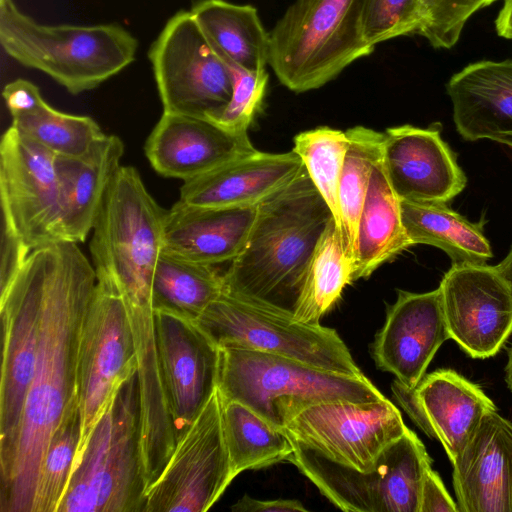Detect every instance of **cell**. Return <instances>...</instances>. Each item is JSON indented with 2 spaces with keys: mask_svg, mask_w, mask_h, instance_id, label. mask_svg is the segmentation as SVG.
Returning a JSON list of instances; mask_svg holds the SVG:
<instances>
[{
  "mask_svg": "<svg viewBox=\"0 0 512 512\" xmlns=\"http://www.w3.org/2000/svg\"><path fill=\"white\" fill-rule=\"evenodd\" d=\"M43 296L38 352L11 467L0 480V512H33L50 438L78 396V357L83 323L97 275L77 243L38 247Z\"/></svg>",
  "mask_w": 512,
  "mask_h": 512,
  "instance_id": "obj_1",
  "label": "cell"
},
{
  "mask_svg": "<svg viewBox=\"0 0 512 512\" xmlns=\"http://www.w3.org/2000/svg\"><path fill=\"white\" fill-rule=\"evenodd\" d=\"M333 219L305 166L257 205L248 239L222 274L223 293L293 314L315 248Z\"/></svg>",
  "mask_w": 512,
  "mask_h": 512,
  "instance_id": "obj_2",
  "label": "cell"
},
{
  "mask_svg": "<svg viewBox=\"0 0 512 512\" xmlns=\"http://www.w3.org/2000/svg\"><path fill=\"white\" fill-rule=\"evenodd\" d=\"M0 43L23 66L39 70L71 94L96 88L134 60L136 38L117 24L43 25L13 0H0Z\"/></svg>",
  "mask_w": 512,
  "mask_h": 512,
  "instance_id": "obj_3",
  "label": "cell"
},
{
  "mask_svg": "<svg viewBox=\"0 0 512 512\" xmlns=\"http://www.w3.org/2000/svg\"><path fill=\"white\" fill-rule=\"evenodd\" d=\"M146 492L135 374L94 427L57 512H144Z\"/></svg>",
  "mask_w": 512,
  "mask_h": 512,
  "instance_id": "obj_4",
  "label": "cell"
},
{
  "mask_svg": "<svg viewBox=\"0 0 512 512\" xmlns=\"http://www.w3.org/2000/svg\"><path fill=\"white\" fill-rule=\"evenodd\" d=\"M219 350L218 391L222 400L241 402L280 429L290 416L314 403L385 398L364 374L327 371L256 350Z\"/></svg>",
  "mask_w": 512,
  "mask_h": 512,
  "instance_id": "obj_5",
  "label": "cell"
},
{
  "mask_svg": "<svg viewBox=\"0 0 512 512\" xmlns=\"http://www.w3.org/2000/svg\"><path fill=\"white\" fill-rule=\"evenodd\" d=\"M166 211L139 172L121 165L92 229L90 253L97 281L115 287L124 301L152 299V281L164 251Z\"/></svg>",
  "mask_w": 512,
  "mask_h": 512,
  "instance_id": "obj_6",
  "label": "cell"
},
{
  "mask_svg": "<svg viewBox=\"0 0 512 512\" xmlns=\"http://www.w3.org/2000/svg\"><path fill=\"white\" fill-rule=\"evenodd\" d=\"M269 64L289 90L318 89L374 50L360 0H295L269 33Z\"/></svg>",
  "mask_w": 512,
  "mask_h": 512,
  "instance_id": "obj_7",
  "label": "cell"
},
{
  "mask_svg": "<svg viewBox=\"0 0 512 512\" xmlns=\"http://www.w3.org/2000/svg\"><path fill=\"white\" fill-rule=\"evenodd\" d=\"M218 347L256 350L319 369L363 375L339 334L293 314L222 293L195 320Z\"/></svg>",
  "mask_w": 512,
  "mask_h": 512,
  "instance_id": "obj_8",
  "label": "cell"
},
{
  "mask_svg": "<svg viewBox=\"0 0 512 512\" xmlns=\"http://www.w3.org/2000/svg\"><path fill=\"white\" fill-rule=\"evenodd\" d=\"M291 440V439H290ZM294 464L335 506L351 512H419L420 491L432 459L411 429L388 446L375 466L360 471L291 440Z\"/></svg>",
  "mask_w": 512,
  "mask_h": 512,
  "instance_id": "obj_9",
  "label": "cell"
},
{
  "mask_svg": "<svg viewBox=\"0 0 512 512\" xmlns=\"http://www.w3.org/2000/svg\"><path fill=\"white\" fill-rule=\"evenodd\" d=\"M43 262L39 248L0 286L2 365L0 381V480L12 464L39 343Z\"/></svg>",
  "mask_w": 512,
  "mask_h": 512,
  "instance_id": "obj_10",
  "label": "cell"
},
{
  "mask_svg": "<svg viewBox=\"0 0 512 512\" xmlns=\"http://www.w3.org/2000/svg\"><path fill=\"white\" fill-rule=\"evenodd\" d=\"M148 57L163 112L211 120L229 102L230 69L190 11L167 21Z\"/></svg>",
  "mask_w": 512,
  "mask_h": 512,
  "instance_id": "obj_11",
  "label": "cell"
},
{
  "mask_svg": "<svg viewBox=\"0 0 512 512\" xmlns=\"http://www.w3.org/2000/svg\"><path fill=\"white\" fill-rule=\"evenodd\" d=\"M137 369L136 348L124 299L115 287L97 281L79 347L81 438L74 464L97 422L122 385L137 374Z\"/></svg>",
  "mask_w": 512,
  "mask_h": 512,
  "instance_id": "obj_12",
  "label": "cell"
},
{
  "mask_svg": "<svg viewBox=\"0 0 512 512\" xmlns=\"http://www.w3.org/2000/svg\"><path fill=\"white\" fill-rule=\"evenodd\" d=\"M408 429L387 398L314 403L294 413L282 427L293 442L360 471L373 468Z\"/></svg>",
  "mask_w": 512,
  "mask_h": 512,
  "instance_id": "obj_13",
  "label": "cell"
},
{
  "mask_svg": "<svg viewBox=\"0 0 512 512\" xmlns=\"http://www.w3.org/2000/svg\"><path fill=\"white\" fill-rule=\"evenodd\" d=\"M233 479L217 388L148 488L144 512L207 511Z\"/></svg>",
  "mask_w": 512,
  "mask_h": 512,
  "instance_id": "obj_14",
  "label": "cell"
},
{
  "mask_svg": "<svg viewBox=\"0 0 512 512\" xmlns=\"http://www.w3.org/2000/svg\"><path fill=\"white\" fill-rule=\"evenodd\" d=\"M57 156L13 126L0 143L3 231L28 251L55 242L60 186Z\"/></svg>",
  "mask_w": 512,
  "mask_h": 512,
  "instance_id": "obj_15",
  "label": "cell"
},
{
  "mask_svg": "<svg viewBox=\"0 0 512 512\" xmlns=\"http://www.w3.org/2000/svg\"><path fill=\"white\" fill-rule=\"evenodd\" d=\"M438 288L450 339L475 359L497 354L512 334V286L498 267L452 264Z\"/></svg>",
  "mask_w": 512,
  "mask_h": 512,
  "instance_id": "obj_16",
  "label": "cell"
},
{
  "mask_svg": "<svg viewBox=\"0 0 512 512\" xmlns=\"http://www.w3.org/2000/svg\"><path fill=\"white\" fill-rule=\"evenodd\" d=\"M158 359L176 440L218 388L219 347L193 320L154 310Z\"/></svg>",
  "mask_w": 512,
  "mask_h": 512,
  "instance_id": "obj_17",
  "label": "cell"
},
{
  "mask_svg": "<svg viewBox=\"0 0 512 512\" xmlns=\"http://www.w3.org/2000/svg\"><path fill=\"white\" fill-rule=\"evenodd\" d=\"M394 397L413 422L437 439L453 463L483 416L497 410L481 387L451 369L425 374L414 388L395 379Z\"/></svg>",
  "mask_w": 512,
  "mask_h": 512,
  "instance_id": "obj_18",
  "label": "cell"
},
{
  "mask_svg": "<svg viewBox=\"0 0 512 512\" xmlns=\"http://www.w3.org/2000/svg\"><path fill=\"white\" fill-rule=\"evenodd\" d=\"M448 339L439 288L425 293L399 290L375 337L372 356L378 369L414 388Z\"/></svg>",
  "mask_w": 512,
  "mask_h": 512,
  "instance_id": "obj_19",
  "label": "cell"
},
{
  "mask_svg": "<svg viewBox=\"0 0 512 512\" xmlns=\"http://www.w3.org/2000/svg\"><path fill=\"white\" fill-rule=\"evenodd\" d=\"M383 165L400 200L446 204L467 178L438 128L402 125L384 133Z\"/></svg>",
  "mask_w": 512,
  "mask_h": 512,
  "instance_id": "obj_20",
  "label": "cell"
},
{
  "mask_svg": "<svg viewBox=\"0 0 512 512\" xmlns=\"http://www.w3.org/2000/svg\"><path fill=\"white\" fill-rule=\"evenodd\" d=\"M144 151L158 174L187 181L257 150L247 133H233L206 118L163 112Z\"/></svg>",
  "mask_w": 512,
  "mask_h": 512,
  "instance_id": "obj_21",
  "label": "cell"
},
{
  "mask_svg": "<svg viewBox=\"0 0 512 512\" xmlns=\"http://www.w3.org/2000/svg\"><path fill=\"white\" fill-rule=\"evenodd\" d=\"M452 466L459 512H512V422L497 410L483 416Z\"/></svg>",
  "mask_w": 512,
  "mask_h": 512,
  "instance_id": "obj_22",
  "label": "cell"
},
{
  "mask_svg": "<svg viewBox=\"0 0 512 512\" xmlns=\"http://www.w3.org/2000/svg\"><path fill=\"white\" fill-rule=\"evenodd\" d=\"M304 164L293 151L254 153L184 181L179 201L197 207L258 205L288 185Z\"/></svg>",
  "mask_w": 512,
  "mask_h": 512,
  "instance_id": "obj_23",
  "label": "cell"
},
{
  "mask_svg": "<svg viewBox=\"0 0 512 512\" xmlns=\"http://www.w3.org/2000/svg\"><path fill=\"white\" fill-rule=\"evenodd\" d=\"M123 154L122 140L115 135H105L80 157H57L60 204L55 242L86 240L107 189L121 167Z\"/></svg>",
  "mask_w": 512,
  "mask_h": 512,
  "instance_id": "obj_24",
  "label": "cell"
},
{
  "mask_svg": "<svg viewBox=\"0 0 512 512\" xmlns=\"http://www.w3.org/2000/svg\"><path fill=\"white\" fill-rule=\"evenodd\" d=\"M458 133L468 141L489 139L512 147V60L479 61L447 83Z\"/></svg>",
  "mask_w": 512,
  "mask_h": 512,
  "instance_id": "obj_25",
  "label": "cell"
},
{
  "mask_svg": "<svg viewBox=\"0 0 512 512\" xmlns=\"http://www.w3.org/2000/svg\"><path fill=\"white\" fill-rule=\"evenodd\" d=\"M257 205L197 207L177 201L166 211L164 251L208 265L231 262L242 250Z\"/></svg>",
  "mask_w": 512,
  "mask_h": 512,
  "instance_id": "obj_26",
  "label": "cell"
},
{
  "mask_svg": "<svg viewBox=\"0 0 512 512\" xmlns=\"http://www.w3.org/2000/svg\"><path fill=\"white\" fill-rule=\"evenodd\" d=\"M410 246L412 243L402 222L400 199L389 182L381 156L373 166L359 217L353 281L369 277Z\"/></svg>",
  "mask_w": 512,
  "mask_h": 512,
  "instance_id": "obj_27",
  "label": "cell"
},
{
  "mask_svg": "<svg viewBox=\"0 0 512 512\" xmlns=\"http://www.w3.org/2000/svg\"><path fill=\"white\" fill-rule=\"evenodd\" d=\"M190 12L222 59L252 71L269 64L270 35L255 7L197 0Z\"/></svg>",
  "mask_w": 512,
  "mask_h": 512,
  "instance_id": "obj_28",
  "label": "cell"
},
{
  "mask_svg": "<svg viewBox=\"0 0 512 512\" xmlns=\"http://www.w3.org/2000/svg\"><path fill=\"white\" fill-rule=\"evenodd\" d=\"M406 234L412 243L443 250L453 264H486L492 258L481 225L467 220L444 203L400 200Z\"/></svg>",
  "mask_w": 512,
  "mask_h": 512,
  "instance_id": "obj_29",
  "label": "cell"
},
{
  "mask_svg": "<svg viewBox=\"0 0 512 512\" xmlns=\"http://www.w3.org/2000/svg\"><path fill=\"white\" fill-rule=\"evenodd\" d=\"M223 293V277L213 265L162 252L152 281V305L189 320H197Z\"/></svg>",
  "mask_w": 512,
  "mask_h": 512,
  "instance_id": "obj_30",
  "label": "cell"
},
{
  "mask_svg": "<svg viewBox=\"0 0 512 512\" xmlns=\"http://www.w3.org/2000/svg\"><path fill=\"white\" fill-rule=\"evenodd\" d=\"M222 425L234 478L246 470L287 461L293 453L282 429L241 402L222 400Z\"/></svg>",
  "mask_w": 512,
  "mask_h": 512,
  "instance_id": "obj_31",
  "label": "cell"
},
{
  "mask_svg": "<svg viewBox=\"0 0 512 512\" xmlns=\"http://www.w3.org/2000/svg\"><path fill=\"white\" fill-rule=\"evenodd\" d=\"M352 275V261L331 219L313 253L293 317L303 323L319 324L345 286L353 281Z\"/></svg>",
  "mask_w": 512,
  "mask_h": 512,
  "instance_id": "obj_32",
  "label": "cell"
},
{
  "mask_svg": "<svg viewBox=\"0 0 512 512\" xmlns=\"http://www.w3.org/2000/svg\"><path fill=\"white\" fill-rule=\"evenodd\" d=\"M346 133L349 145L339 183V232L353 263L359 217L373 166L382 156L384 133L363 126L350 128Z\"/></svg>",
  "mask_w": 512,
  "mask_h": 512,
  "instance_id": "obj_33",
  "label": "cell"
},
{
  "mask_svg": "<svg viewBox=\"0 0 512 512\" xmlns=\"http://www.w3.org/2000/svg\"><path fill=\"white\" fill-rule=\"evenodd\" d=\"M11 126L64 158L84 155L106 135L91 117L58 111L46 101L35 112L12 119Z\"/></svg>",
  "mask_w": 512,
  "mask_h": 512,
  "instance_id": "obj_34",
  "label": "cell"
},
{
  "mask_svg": "<svg viewBox=\"0 0 512 512\" xmlns=\"http://www.w3.org/2000/svg\"><path fill=\"white\" fill-rule=\"evenodd\" d=\"M81 438L76 396L52 434L42 461L33 512H57L68 488Z\"/></svg>",
  "mask_w": 512,
  "mask_h": 512,
  "instance_id": "obj_35",
  "label": "cell"
},
{
  "mask_svg": "<svg viewBox=\"0 0 512 512\" xmlns=\"http://www.w3.org/2000/svg\"><path fill=\"white\" fill-rule=\"evenodd\" d=\"M348 145L346 131L323 126L297 134L292 149L329 206L338 230L339 183Z\"/></svg>",
  "mask_w": 512,
  "mask_h": 512,
  "instance_id": "obj_36",
  "label": "cell"
},
{
  "mask_svg": "<svg viewBox=\"0 0 512 512\" xmlns=\"http://www.w3.org/2000/svg\"><path fill=\"white\" fill-rule=\"evenodd\" d=\"M365 39L376 44L418 33L423 15L420 0H360Z\"/></svg>",
  "mask_w": 512,
  "mask_h": 512,
  "instance_id": "obj_37",
  "label": "cell"
},
{
  "mask_svg": "<svg viewBox=\"0 0 512 512\" xmlns=\"http://www.w3.org/2000/svg\"><path fill=\"white\" fill-rule=\"evenodd\" d=\"M224 61L231 72L232 93L229 102L211 121L233 133L246 134L262 105L269 76L265 69L252 71Z\"/></svg>",
  "mask_w": 512,
  "mask_h": 512,
  "instance_id": "obj_38",
  "label": "cell"
},
{
  "mask_svg": "<svg viewBox=\"0 0 512 512\" xmlns=\"http://www.w3.org/2000/svg\"><path fill=\"white\" fill-rule=\"evenodd\" d=\"M423 23L418 34L434 48H452L467 20L496 0H420Z\"/></svg>",
  "mask_w": 512,
  "mask_h": 512,
  "instance_id": "obj_39",
  "label": "cell"
},
{
  "mask_svg": "<svg viewBox=\"0 0 512 512\" xmlns=\"http://www.w3.org/2000/svg\"><path fill=\"white\" fill-rule=\"evenodd\" d=\"M2 95L12 119L35 112L45 102L40 89L25 79H16L8 83Z\"/></svg>",
  "mask_w": 512,
  "mask_h": 512,
  "instance_id": "obj_40",
  "label": "cell"
},
{
  "mask_svg": "<svg viewBox=\"0 0 512 512\" xmlns=\"http://www.w3.org/2000/svg\"><path fill=\"white\" fill-rule=\"evenodd\" d=\"M419 512H459L456 502L432 466L425 471L423 477Z\"/></svg>",
  "mask_w": 512,
  "mask_h": 512,
  "instance_id": "obj_41",
  "label": "cell"
},
{
  "mask_svg": "<svg viewBox=\"0 0 512 512\" xmlns=\"http://www.w3.org/2000/svg\"><path fill=\"white\" fill-rule=\"evenodd\" d=\"M234 512H305L307 509L296 499L260 500L247 494L232 507Z\"/></svg>",
  "mask_w": 512,
  "mask_h": 512,
  "instance_id": "obj_42",
  "label": "cell"
},
{
  "mask_svg": "<svg viewBox=\"0 0 512 512\" xmlns=\"http://www.w3.org/2000/svg\"><path fill=\"white\" fill-rule=\"evenodd\" d=\"M497 34L512 39V0H504V4L495 21Z\"/></svg>",
  "mask_w": 512,
  "mask_h": 512,
  "instance_id": "obj_43",
  "label": "cell"
},
{
  "mask_svg": "<svg viewBox=\"0 0 512 512\" xmlns=\"http://www.w3.org/2000/svg\"><path fill=\"white\" fill-rule=\"evenodd\" d=\"M497 267L512 286V246L507 256L497 265Z\"/></svg>",
  "mask_w": 512,
  "mask_h": 512,
  "instance_id": "obj_44",
  "label": "cell"
},
{
  "mask_svg": "<svg viewBox=\"0 0 512 512\" xmlns=\"http://www.w3.org/2000/svg\"><path fill=\"white\" fill-rule=\"evenodd\" d=\"M505 382L512 393V346L508 350V359L505 366Z\"/></svg>",
  "mask_w": 512,
  "mask_h": 512,
  "instance_id": "obj_45",
  "label": "cell"
}]
</instances>
